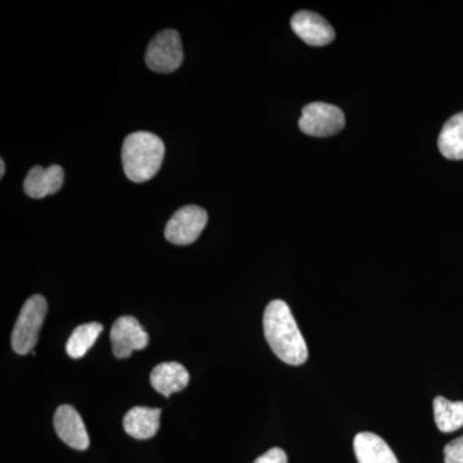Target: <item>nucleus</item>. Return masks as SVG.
I'll return each instance as SVG.
<instances>
[{
  "label": "nucleus",
  "instance_id": "obj_1",
  "mask_svg": "<svg viewBox=\"0 0 463 463\" xmlns=\"http://www.w3.org/2000/svg\"><path fill=\"white\" fill-rule=\"evenodd\" d=\"M264 335L274 354L285 364L300 365L307 359V347L291 309L285 301L273 300L265 307Z\"/></svg>",
  "mask_w": 463,
  "mask_h": 463
},
{
  "label": "nucleus",
  "instance_id": "obj_2",
  "mask_svg": "<svg viewBox=\"0 0 463 463\" xmlns=\"http://www.w3.org/2000/svg\"><path fill=\"white\" fill-rule=\"evenodd\" d=\"M165 145L160 137L149 132H137L125 138L121 160L125 175L134 183L154 178L163 165Z\"/></svg>",
  "mask_w": 463,
  "mask_h": 463
},
{
  "label": "nucleus",
  "instance_id": "obj_3",
  "mask_svg": "<svg viewBox=\"0 0 463 463\" xmlns=\"http://www.w3.org/2000/svg\"><path fill=\"white\" fill-rule=\"evenodd\" d=\"M47 312V300L42 295L27 298L12 332V347L17 354H29L35 347Z\"/></svg>",
  "mask_w": 463,
  "mask_h": 463
},
{
  "label": "nucleus",
  "instance_id": "obj_4",
  "mask_svg": "<svg viewBox=\"0 0 463 463\" xmlns=\"http://www.w3.org/2000/svg\"><path fill=\"white\" fill-rule=\"evenodd\" d=\"M183 48L181 35L175 30H164L149 43L146 63L152 71L169 74L181 67Z\"/></svg>",
  "mask_w": 463,
  "mask_h": 463
},
{
  "label": "nucleus",
  "instance_id": "obj_5",
  "mask_svg": "<svg viewBox=\"0 0 463 463\" xmlns=\"http://www.w3.org/2000/svg\"><path fill=\"white\" fill-rule=\"evenodd\" d=\"M298 127L307 136L330 137L344 129L345 116L339 108L330 103H310L303 109Z\"/></svg>",
  "mask_w": 463,
  "mask_h": 463
},
{
  "label": "nucleus",
  "instance_id": "obj_6",
  "mask_svg": "<svg viewBox=\"0 0 463 463\" xmlns=\"http://www.w3.org/2000/svg\"><path fill=\"white\" fill-rule=\"evenodd\" d=\"M207 223V213L203 207H182L167 222L165 237L174 245H191L199 239Z\"/></svg>",
  "mask_w": 463,
  "mask_h": 463
},
{
  "label": "nucleus",
  "instance_id": "obj_7",
  "mask_svg": "<svg viewBox=\"0 0 463 463\" xmlns=\"http://www.w3.org/2000/svg\"><path fill=\"white\" fill-rule=\"evenodd\" d=\"M112 353L118 359L129 358L136 350L147 347L149 336L141 323L134 317L124 316L116 319L111 328Z\"/></svg>",
  "mask_w": 463,
  "mask_h": 463
},
{
  "label": "nucleus",
  "instance_id": "obj_8",
  "mask_svg": "<svg viewBox=\"0 0 463 463\" xmlns=\"http://www.w3.org/2000/svg\"><path fill=\"white\" fill-rule=\"evenodd\" d=\"M54 430L67 446L78 450H85L90 440L80 414L71 405L63 404L54 413Z\"/></svg>",
  "mask_w": 463,
  "mask_h": 463
},
{
  "label": "nucleus",
  "instance_id": "obj_9",
  "mask_svg": "<svg viewBox=\"0 0 463 463\" xmlns=\"http://www.w3.org/2000/svg\"><path fill=\"white\" fill-rule=\"evenodd\" d=\"M291 27L301 41L312 47H323L335 39V30L328 21L315 12H298L291 18Z\"/></svg>",
  "mask_w": 463,
  "mask_h": 463
},
{
  "label": "nucleus",
  "instance_id": "obj_10",
  "mask_svg": "<svg viewBox=\"0 0 463 463\" xmlns=\"http://www.w3.org/2000/svg\"><path fill=\"white\" fill-rule=\"evenodd\" d=\"M65 172L60 165H52L44 169L35 166L27 174L24 182V191L32 199H44L57 194L62 188Z\"/></svg>",
  "mask_w": 463,
  "mask_h": 463
},
{
  "label": "nucleus",
  "instance_id": "obj_11",
  "mask_svg": "<svg viewBox=\"0 0 463 463\" xmlns=\"http://www.w3.org/2000/svg\"><path fill=\"white\" fill-rule=\"evenodd\" d=\"M152 388L164 397L169 398L174 392H182L190 383V373L184 365L176 362H166L154 368L149 376Z\"/></svg>",
  "mask_w": 463,
  "mask_h": 463
},
{
  "label": "nucleus",
  "instance_id": "obj_12",
  "mask_svg": "<svg viewBox=\"0 0 463 463\" xmlns=\"http://www.w3.org/2000/svg\"><path fill=\"white\" fill-rule=\"evenodd\" d=\"M354 452L358 463H399L385 440L373 432H359L354 438Z\"/></svg>",
  "mask_w": 463,
  "mask_h": 463
},
{
  "label": "nucleus",
  "instance_id": "obj_13",
  "mask_svg": "<svg viewBox=\"0 0 463 463\" xmlns=\"http://www.w3.org/2000/svg\"><path fill=\"white\" fill-rule=\"evenodd\" d=\"M161 410L158 408L134 407L123 420L125 431L138 440L154 438L160 429Z\"/></svg>",
  "mask_w": 463,
  "mask_h": 463
},
{
  "label": "nucleus",
  "instance_id": "obj_14",
  "mask_svg": "<svg viewBox=\"0 0 463 463\" xmlns=\"http://www.w3.org/2000/svg\"><path fill=\"white\" fill-rule=\"evenodd\" d=\"M439 151L448 160H463V112L444 124L438 139Z\"/></svg>",
  "mask_w": 463,
  "mask_h": 463
},
{
  "label": "nucleus",
  "instance_id": "obj_15",
  "mask_svg": "<svg viewBox=\"0 0 463 463\" xmlns=\"http://www.w3.org/2000/svg\"><path fill=\"white\" fill-rule=\"evenodd\" d=\"M434 417L441 432L458 430L463 426V402H450L444 397L435 398Z\"/></svg>",
  "mask_w": 463,
  "mask_h": 463
},
{
  "label": "nucleus",
  "instance_id": "obj_16",
  "mask_svg": "<svg viewBox=\"0 0 463 463\" xmlns=\"http://www.w3.org/2000/svg\"><path fill=\"white\" fill-rule=\"evenodd\" d=\"M103 326L100 323L91 322L79 326L72 332L66 344V352L71 358H83L88 350L94 345L99 335L102 334Z\"/></svg>",
  "mask_w": 463,
  "mask_h": 463
},
{
  "label": "nucleus",
  "instance_id": "obj_17",
  "mask_svg": "<svg viewBox=\"0 0 463 463\" xmlns=\"http://www.w3.org/2000/svg\"><path fill=\"white\" fill-rule=\"evenodd\" d=\"M444 461L446 463H463V437L450 441L444 448Z\"/></svg>",
  "mask_w": 463,
  "mask_h": 463
},
{
  "label": "nucleus",
  "instance_id": "obj_18",
  "mask_svg": "<svg viewBox=\"0 0 463 463\" xmlns=\"http://www.w3.org/2000/svg\"><path fill=\"white\" fill-rule=\"evenodd\" d=\"M254 463H288V455L281 448H272L263 456L255 459Z\"/></svg>",
  "mask_w": 463,
  "mask_h": 463
},
{
  "label": "nucleus",
  "instance_id": "obj_19",
  "mask_svg": "<svg viewBox=\"0 0 463 463\" xmlns=\"http://www.w3.org/2000/svg\"><path fill=\"white\" fill-rule=\"evenodd\" d=\"M5 160H0V176H5Z\"/></svg>",
  "mask_w": 463,
  "mask_h": 463
}]
</instances>
